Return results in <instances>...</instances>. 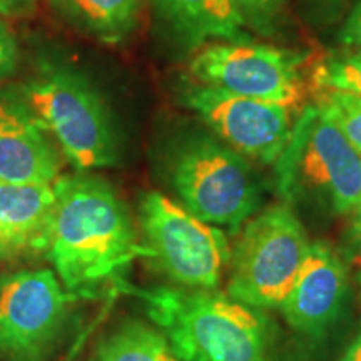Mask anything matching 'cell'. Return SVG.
Masks as SVG:
<instances>
[{
	"instance_id": "cell-13",
	"label": "cell",
	"mask_w": 361,
	"mask_h": 361,
	"mask_svg": "<svg viewBox=\"0 0 361 361\" xmlns=\"http://www.w3.org/2000/svg\"><path fill=\"white\" fill-rule=\"evenodd\" d=\"M54 188L0 180V261L45 247Z\"/></svg>"
},
{
	"instance_id": "cell-4",
	"label": "cell",
	"mask_w": 361,
	"mask_h": 361,
	"mask_svg": "<svg viewBox=\"0 0 361 361\" xmlns=\"http://www.w3.org/2000/svg\"><path fill=\"white\" fill-rule=\"evenodd\" d=\"M166 173L180 204L207 224L238 231L261 206L250 162L213 135L191 134L176 142Z\"/></svg>"
},
{
	"instance_id": "cell-12",
	"label": "cell",
	"mask_w": 361,
	"mask_h": 361,
	"mask_svg": "<svg viewBox=\"0 0 361 361\" xmlns=\"http://www.w3.org/2000/svg\"><path fill=\"white\" fill-rule=\"evenodd\" d=\"M346 295L348 276L343 259L328 245L314 243L279 310L293 329L310 338H322L340 318Z\"/></svg>"
},
{
	"instance_id": "cell-21",
	"label": "cell",
	"mask_w": 361,
	"mask_h": 361,
	"mask_svg": "<svg viewBox=\"0 0 361 361\" xmlns=\"http://www.w3.org/2000/svg\"><path fill=\"white\" fill-rule=\"evenodd\" d=\"M340 40L348 51H361V0L346 19Z\"/></svg>"
},
{
	"instance_id": "cell-22",
	"label": "cell",
	"mask_w": 361,
	"mask_h": 361,
	"mask_svg": "<svg viewBox=\"0 0 361 361\" xmlns=\"http://www.w3.org/2000/svg\"><path fill=\"white\" fill-rule=\"evenodd\" d=\"M350 214L351 221L348 229V256L355 264L361 266V201Z\"/></svg>"
},
{
	"instance_id": "cell-11",
	"label": "cell",
	"mask_w": 361,
	"mask_h": 361,
	"mask_svg": "<svg viewBox=\"0 0 361 361\" xmlns=\"http://www.w3.org/2000/svg\"><path fill=\"white\" fill-rule=\"evenodd\" d=\"M62 157L20 97L0 92V180L52 186L61 178Z\"/></svg>"
},
{
	"instance_id": "cell-20",
	"label": "cell",
	"mask_w": 361,
	"mask_h": 361,
	"mask_svg": "<svg viewBox=\"0 0 361 361\" xmlns=\"http://www.w3.org/2000/svg\"><path fill=\"white\" fill-rule=\"evenodd\" d=\"M17 59H19V49L16 39L7 25L0 20V80L6 79L16 69Z\"/></svg>"
},
{
	"instance_id": "cell-25",
	"label": "cell",
	"mask_w": 361,
	"mask_h": 361,
	"mask_svg": "<svg viewBox=\"0 0 361 361\" xmlns=\"http://www.w3.org/2000/svg\"><path fill=\"white\" fill-rule=\"evenodd\" d=\"M356 279H358V284H360V288H361V269H360V273H358V278H356Z\"/></svg>"
},
{
	"instance_id": "cell-18",
	"label": "cell",
	"mask_w": 361,
	"mask_h": 361,
	"mask_svg": "<svg viewBox=\"0 0 361 361\" xmlns=\"http://www.w3.org/2000/svg\"><path fill=\"white\" fill-rule=\"evenodd\" d=\"M310 84L361 97V51H346L322 59L313 67Z\"/></svg>"
},
{
	"instance_id": "cell-15",
	"label": "cell",
	"mask_w": 361,
	"mask_h": 361,
	"mask_svg": "<svg viewBox=\"0 0 361 361\" xmlns=\"http://www.w3.org/2000/svg\"><path fill=\"white\" fill-rule=\"evenodd\" d=\"M56 11L87 35L119 42L137 24L142 0H52Z\"/></svg>"
},
{
	"instance_id": "cell-2",
	"label": "cell",
	"mask_w": 361,
	"mask_h": 361,
	"mask_svg": "<svg viewBox=\"0 0 361 361\" xmlns=\"http://www.w3.org/2000/svg\"><path fill=\"white\" fill-rule=\"evenodd\" d=\"M123 293L142 301L179 361H266L269 329L259 310L214 290L126 284Z\"/></svg>"
},
{
	"instance_id": "cell-8",
	"label": "cell",
	"mask_w": 361,
	"mask_h": 361,
	"mask_svg": "<svg viewBox=\"0 0 361 361\" xmlns=\"http://www.w3.org/2000/svg\"><path fill=\"white\" fill-rule=\"evenodd\" d=\"M71 298L49 269L0 278V358L47 360L66 329Z\"/></svg>"
},
{
	"instance_id": "cell-10",
	"label": "cell",
	"mask_w": 361,
	"mask_h": 361,
	"mask_svg": "<svg viewBox=\"0 0 361 361\" xmlns=\"http://www.w3.org/2000/svg\"><path fill=\"white\" fill-rule=\"evenodd\" d=\"M291 173L336 214L361 201V152L326 116L310 107L295 129Z\"/></svg>"
},
{
	"instance_id": "cell-24",
	"label": "cell",
	"mask_w": 361,
	"mask_h": 361,
	"mask_svg": "<svg viewBox=\"0 0 361 361\" xmlns=\"http://www.w3.org/2000/svg\"><path fill=\"white\" fill-rule=\"evenodd\" d=\"M341 361H361V333L356 336V340L351 343L350 348L343 355Z\"/></svg>"
},
{
	"instance_id": "cell-16",
	"label": "cell",
	"mask_w": 361,
	"mask_h": 361,
	"mask_svg": "<svg viewBox=\"0 0 361 361\" xmlns=\"http://www.w3.org/2000/svg\"><path fill=\"white\" fill-rule=\"evenodd\" d=\"M90 361H179L159 329L128 319L97 343Z\"/></svg>"
},
{
	"instance_id": "cell-23",
	"label": "cell",
	"mask_w": 361,
	"mask_h": 361,
	"mask_svg": "<svg viewBox=\"0 0 361 361\" xmlns=\"http://www.w3.org/2000/svg\"><path fill=\"white\" fill-rule=\"evenodd\" d=\"M32 0H0V13L2 16H13L25 11Z\"/></svg>"
},
{
	"instance_id": "cell-3",
	"label": "cell",
	"mask_w": 361,
	"mask_h": 361,
	"mask_svg": "<svg viewBox=\"0 0 361 361\" xmlns=\"http://www.w3.org/2000/svg\"><path fill=\"white\" fill-rule=\"evenodd\" d=\"M19 97L75 171L106 169L119 159L109 111L78 71L57 64L40 67L22 85Z\"/></svg>"
},
{
	"instance_id": "cell-7",
	"label": "cell",
	"mask_w": 361,
	"mask_h": 361,
	"mask_svg": "<svg viewBox=\"0 0 361 361\" xmlns=\"http://www.w3.org/2000/svg\"><path fill=\"white\" fill-rule=\"evenodd\" d=\"M301 64L295 51L243 37L201 45L189 62V74L201 85L293 111L308 94Z\"/></svg>"
},
{
	"instance_id": "cell-1",
	"label": "cell",
	"mask_w": 361,
	"mask_h": 361,
	"mask_svg": "<svg viewBox=\"0 0 361 361\" xmlns=\"http://www.w3.org/2000/svg\"><path fill=\"white\" fill-rule=\"evenodd\" d=\"M52 188L44 251L64 290L72 298L123 291L133 261L149 256L128 206L107 180L90 173L61 176Z\"/></svg>"
},
{
	"instance_id": "cell-19",
	"label": "cell",
	"mask_w": 361,
	"mask_h": 361,
	"mask_svg": "<svg viewBox=\"0 0 361 361\" xmlns=\"http://www.w3.org/2000/svg\"><path fill=\"white\" fill-rule=\"evenodd\" d=\"M288 0H234L246 25L268 35L274 30Z\"/></svg>"
},
{
	"instance_id": "cell-17",
	"label": "cell",
	"mask_w": 361,
	"mask_h": 361,
	"mask_svg": "<svg viewBox=\"0 0 361 361\" xmlns=\"http://www.w3.org/2000/svg\"><path fill=\"white\" fill-rule=\"evenodd\" d=\"M308 90L314 109L331 119L361 152V97L314 84Z\"/></svg>"
},
{
	"instance_id": "cell-9",
	"label": "cell",
	"mask_w": 361,
	"mask_h": 361,
	"mask_svg": "<svg viewBox=\"0 0 361 361\" xmlns=\"http://www.w3.org/2000/svg\"><path fill=\"white\" fill-rule=\"evenodd\" d=\"M184 104L204 121L224 144L261 164L284 156L293 137L291 109L236 96L197 82L183 89Z\"/></svg>"
},
{
	"instance_id": "cell-6",
	"label": "cell",
	"mask_w": 361,
	"mask_h": 361,
	"mask_svg": "<svg viewBox=\"0 0 361 361\" xmlns=\"http://www.w3.org/2000/svg\"><path fill=\"white\" fill-rule=\"evenodd\" d=\"M149 259L166 278L189 290H216L231 259L223 229L189 213L180 202L157 191L139 200Z\"/></svg>"
},
{
	"instance_id": "cell-14",
	"label": "cell",
	"mask_w": 361,
	"mask_h": 361,
	"mask_svg": "<svg viewBox=\"0 0 361 361\" xmlns=\"http://www.w3.org/2000/svg\"><path fill=\"white\" fill-rule=\"evenodd\" d=\"M157 12L191 47L243 39L246 20L234 0H154Z\"/></svg>"
},
{
	"instance_id": "cell-5",
	"label": "cell",
	"mask_w": 361,
	"mask_h": 361,
	"mask_svg": "<svg viewBox=\"0 0 361 361\" xmlns=\"http://www.w3.org/2000/svg\"><path fill=\"white\" fill-rule=\"evenodd\" d=\"M311 250L305 226L288 204L247 221L231 250L228 296L251 308H281Z\"/></svg>"
}]
</instances>
